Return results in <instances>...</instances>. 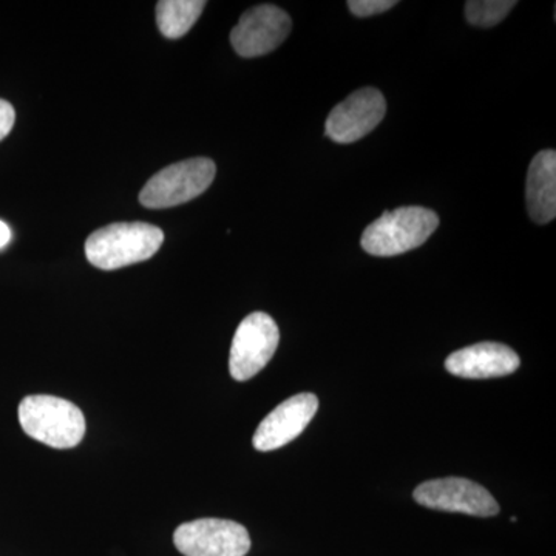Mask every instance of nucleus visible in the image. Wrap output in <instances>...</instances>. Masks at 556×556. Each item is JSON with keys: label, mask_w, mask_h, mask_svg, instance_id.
<instances>
[{"label": "nucleus", "mask_w": 556, "mask_h": 556, "mask_svg": "<svg viewBox=\"0 0 556 556\" xmlns=\"http://www.w3.org/2000/svg\"><path fill=\"white\" fill-rule=\"evenodd\" d=\"M519 356L503 343L482 342L450 354L445 368L464 379L503 378L519 368Z\"/></svg>", "instance_id": "9b49d317"}, {"label": "nucleus", "mask_w": 556, "mask_h": 556, "mask_svg": "<svg viewBox=\"0 0 556 556\" xmlns=\"http://www.w3.org/2000/svg\"><path fill=\"white\" fill-rule=\"evenodd\" d=\"M417 504L433 510L489 518L500 514V504L485 486L466 478L433 479L416 486Z\"/></svg>", "instance_id": "0eeeda50"}, {"label": "nucleus", "mask_w": 556, "mask_h": 556, "mask_svg": "<svg viewBox=\"0 0 556 556\" xmlns=\"http://www.w3.org/2000/svg\"><path fill=\"white\" fill-rule=\"evenodd\" d=\"M215 174L217 167L208 159H190L172 164L146 182L139 201L149 208L179 206L206 192Z\"/></svg>", "instance_id": "20e7f679"}, {"label": "nucleus", "mask_w": 556, "mask_h": 556, "mask_svg": "<svg viewBox=\"0 0 556 556\" xmlns=\"http://www.w3.org/2000/svg\"><path fill=\"white\" fill-rule=\"evenodd\" d=\"M280 331L274 318L265 313H252L237 328L230 346L229 371L244 382L257 376L276 354Z\"/></svg>", "instance_id": "39448f33"}, {"label": "nucleus", "mask_w": 556, "mask_h": 556, "mask_svg": "<svg viewBox=\"0 0 556 556\" xmlns=\"http://www.w3.org/2000/svg\"><path fill=\"white\" fill-rule=\"evenodd\" d=\"M203 0H161L156 3V24L167 39L182 38L203 13Z\"/></svg>", "instance_id": "ddd939ff"}, {"label": "nucleus", "mask_w": 556, "mask_h": 556, "mask_svg": "<svg viewBox=\"0 0 556 556\" xmlns=\"http://www.w3.org/2000/svg\"><path fill=\"white\" fill-rule=\"evenodd\" d=\"M527 208L538 225H546L556 215V153H536L527 174Z\"/></svg>", "instance_id": "f8f14e48"}, {"label": "nucleus", "mask_w": 556, "mask_h": 556, "mask_svg": "<svg viewBox=\"0 0 556 556\" xmlns=\"http://www.w3.org/2000/svg\"><path fill=\"white\" fill-rule=\"evenodd\" d=\"M20 422L28 437L53 448H73L86 434V417L72 402L47 394L25 397Z\"/></svg>", "instance_id": "7ed1b4c3"}, {"label": "nucleus", "mask_w": 556, "mask_h": 556, "mask_svg": "<svg viewBox=\"0 0 556 556\" xmlns=\"http://www.w3.org/2000/svg\"><path fill=\"white\" fill-rule=\"evenodd\" d=\"M386 112L387 101L378 89L354 91L329 113L327 137L338 144L356 142L382 123Z\"/></svg>", "instance_id": "1a4fd4ad"}, {"label": "nucleus", "mask_w": 556, "mask_h": 556, "mask_svg": "<svg viewBox=\"0 0 556 556\" xmlns=\"http://www.w3.org/2000/svg\"><path fill=\"white\" fill-rule=\"evenodd\" d=\"M437 212L427 207L407 206L387 211L364 230L362 248L375 257H396L422 247L438 229Z\"/></svg>", "instance_id": "f03ea898"}, {"label": "nucleus", "mask_w": 556, "mask_h": 556, "mask_svg": "<svg viewBox=\"0 0 556 556\" xmlns=\"http://www.w3.org/2000/svg\"><path fill=\"white\" fill-rule=\"evenodd\" d=\"M318 409V399L313 393L289 397L260 424L252 444L258 452H273L294 441L308 427Z\"/></svg>", "instance_id": "9d476101"}, {"label": "nucleus", "mask_w": 556, "mask_h": 556, "mask_svg": "<svg viewBox=\"0 0 556 556\" xmlns=\"http://www.w3.org/2000/svg\"><path fill=\"white\" fill-rule=\"evenodd\" d=\"M287 11L276 5H258L248 10L230 33V43L241 58L265 56L278 49L291 33Z\"/></svg>", "instance_id": "6e6552de"}, {"label": "nucleus", "mask_w": 556, "mask_h": 556, "mask_svg": "<svg viewBox=\"0 0 556 556\" xmlns=\"http://www.w3.org/2000/svg\"><path fill=\"white\" fill-rule=\"evenodd\" d=\"M175 547L185 556H244L251 548L248 530L230 519L203 518L175 530Z\"/></svg>", "instance_id": "423d86ee"}, {"label": "nucleus", "mask_w": 556, "mask_h": 556, "mask_svg": "<svg viewBox=\"0 0 556 556\" xmlns=\"http://www.w3.org/2000/svg\"><path fill=\"white\" fill-rule=\"evenodd\" d=\"M396 0H350L348 9L357 17H369L396 7Z\"/></svg>", "instance_id": "2eb2a0df"}, {"label": "nucleus", "mask_w": 556, "mask_h": 556, "mask_svg": "<svg viewBox=\"0 0 556 556\" xmlns=\"http://www.w3.org/2000/svg\"><path fill=\"white\" fill-rule=\"evenodd\" d=\"M517 2L511 0H468L466 3V17L471 25L477 27H495L506 20L508 13L514 10Z\"/></svg>", "instance_id": "4468645a"}, {"label": "nucleus", "mask_w": 556, "mask_h": 556, "mask_svg": "<svg viewBox=\"0 0 556 556\" xmlns=\"http://www.w3.org/2000/svg\"><path fill=\"white\" fill-rule=\"evenodd\" d=\"M16 112L9 101L0 100V141L13 129Z\"/></svg>", "instance_id": "dca6fc26"}, {"label": "nucleus", "mask_w": 556, "mask_h": 556, "mask_svg": "<svg viewBox=\"0 0 556 556\" xmlns=\"http://www.w3.org/2000/svg\"><path fill=\"white\" fill-rule=\"evenodd\" d=\"M10 241L11 229L9 228V225H7V223H3L2 219H0V249L9 247Z\"/></svg>", "instance_id": "f3484780"}, {"label": "nucleus", "mask_w": 556, "mask_h": 556, "mask_svg": "<svg viewBox=\"0 0 556 556\" xmlns=\"http://www.w3.org/2000/svg\"><path fill=\"white\" fill-rule=\"evenodd\" d=\"M163 241V230L149 223H113L91 233L86 255L94 268L115 270L152 258Z\"/></svg>", "instance_id": "f257e3e1"}]
</instances>
